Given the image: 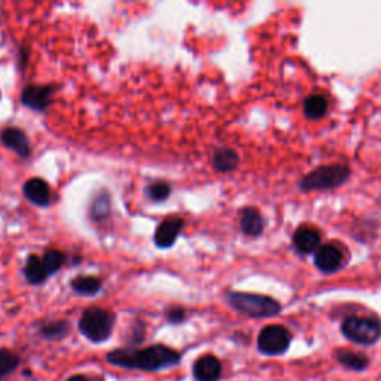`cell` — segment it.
I'll return each mask as SVG.
<instances>
[{"label":"cell","instance_id":"1","mask_svg":"<svg viewBox=\"0 0 381 381\" xmlns=\"http://www.w3.org/2000/svg\"><path fill=\"white\" fill-rule=\"evenodd\" d=\"M179 361L180 354L163 344H155L140 350L118 349L108 354V362L115 366L143 371L164 370V368L176 365Z\"/></svg>","mask_w":381,"mask_h":381},{"label":"cell","instance_id":"2","mask_svg":"<svg viewBox=\"0 0 381 381\" xmlns=\"http://www.w3.org/2000/svg\"><path fill=\"white\" fill-rule=\"evenodd\" d=\"M227 299L234 310L251 318H271L282 310L277 301L258 294L228 292Z\"/></svg>","mask_w":381,"mask_h":381},{"label":"cell","instance_id":"3","mask_svg":"<svg viewBox=\"0 0 381 381\" xmlns=\"http://www.w3.org/2000/svg\"><path fill=\"white\" fill-rule=\"evenodd\" d=\"M115 316L104 308L89 307L87 308L80 320V331L93 343L106 341L113 330Z\"/></svg>","mask_w":381,"mask_h":381},{"label":"cell","instance_id":"4","mask_svg":"<svg viewBox=\"0 0 381 381\" xmlns=\"http://www.w3.org/2000/svg\"><path fill=\"white\" fill-rule=\"evenodd\" d=\"M350 168L344 164H334V165H322L311 173L304 176L301 180V189L302 191H325L332 189L349 179Z\"/></svg>","mask_w":381,"mask_h":381},{"label":"cell","instance_id":"5","mask_svg":"<svg viewBox=\"0 0 381 381\" xmlns=\"http://www.w3.org/2000/svg\"><path fill=\"white\" fill-rule=\"evenodd\" d=\"M343 334L358 344H374L381 335V325L375 319L351 316L343 322Z\"/></svg>","mask_w":381,"mask_h":381},{"label":"cell","instance_id":"6","mask_svg":"<svg viewBox=\"0 0 381 381\" xmlns=\"http://www.w3.org/2000/svg\"><path fill=\"white\" fill-rule=\"evenodd\" d=\"M291 344V334L280 325H270L261 331L258 347L266 354H280Z\"/></svg>","mask_w":381,"mask_h":381},{"label":"cell","instance_id":"7","mask_svg":"<svg viewBox=\"0 0 381 381\" xmlns=\"http://www.w3.org/2000/svg\"><path fill=\"white\" fill-rule=\"evenodd\" d=\"M54 93V85H27L21 93V103L33 111L42 112L52 103Z\"/></svg>","mask_w":381,"mask_h":381},{"label":"cell","instance_id":"8","mask_svg":"<svg viewBox=\"0 0 381 381\" xmlns=\"http://www.w3.org/2000/svg\"><path fill=\"white\" fill-rule=\"evenodd\" d=\"M183 227H185V220H183L182 218L173 216V218L164 219L160 225L156 227V231L154 235L155 246L158 249H164V251L165 249L173 247Z\"/></svg>","mask_w":381,"mask_h":381},{"label":"cell","instance_id":"9","mask_svg":"<svg viewBox=\"0 0 381 381\" xmlns=\"http://www.w3.org/2000/svg\"><path fill=\"white\" fill-rule=\"evenodd\" d=\"M0 142L4 143V146L15 152L20 158H29L32 154L30 140L27 135L24 133L21 128L17 127H6L0 133Z\"/></svg>","mask_w":381,"mask_h":381},{"label":"cell","instance_id":"10","mask_svg":"<svg viewBox=\"0 0 381 381\" xmlns=\"http://www.w3.org/2000/svg\"><path fill=\"white\" fill-rule=\"evenodd\" d=\"M314 262H316V267L326 273H335L338 271L344 264V255L339 249L334 244H325L322 246L314 256Z\"/></svg>","mask_w":381,"mask_h":381},{"label":"cell","instance_id":"11","mask_svg":"<svg viewBox=\"0 0 381 381\" xmlns=\"http://www.w3.org/2000/svg\"><path fill=\"white\" fill-rule=\"evenodd\" d=\"M23 192L30 203L39 207H48L51 204V189L48 183L41 177H32L24 183Z\"/></svg>","mask_w":381,"mask_h":381},{"label":"cell","instance_id":"12","mask_svg":"<svg viewBox=\"0 0 381 381\" xmlns=\"http://www.w3.org/2000/svg\"><path fill=\"white\" fill-rule=\"evenodd\" d=\"M222 373V365L218 358L207 354L194 365V377L196 381H218Z\"/></svg>","mask_w":381,"mask_h":381},{"label":"cell","instance_id":"13","mask_svg":"<svg viewBox=\"0 0 381 381\" xmlns=\"http://www.w3.org/2000/svg\"><path fill=\"white\" fill-rule=\"evenodd\" d=\"M294 244L301 254H311L320 244V234L311 227H301L294 234Z\"/></svg>","mask_w":381,"mask_h":381},{"label":"cell","instance_id":"14","mask_svg":"<svg viewBox=\"0 0 381 381\" xmlns=\"http://www.w3.org/2000/svg\"><path fill=\"white\" fill-rule=\"evenodd\" d=\"M240 228L243 234L249 237H258L264 231V218L254 207H247L242 210L240 215Z\"/></svg>","mask_w":381,"mask_h":381},{"label":"cell","instance_id":"15","mask_svg":"<svg viewBox=\"0 0 381 381\" xmlns=\"http://www.w3.org/2000/svg\"><path fill=\"white\" fill-rule=\"evenodd\" d=\"M111 212H112L111 195H109V192L106 189H103L94 196L93 201H91L89 210H88V216L93 222L100 223V222L106 220L111 216Z\"/></svg>","mask_w":381,"mask_h":381},{"label":"cell","instance_id":"16","mask_svg":"<svg viewBox=\"0 0 381 381\" xmlns=\"http://www.w3.org/2000/svg\"><path fill=\"white\" fill-rule=\"evenodd\" d=\"M24 275H25V280L33 286L45 283V280L49 277L42 262V258L37 255H30L27 258V262H25V267H24Z\"/></svg>","mask_w":381,"mask_h":381},{"label":"cell","instance_id":"17","mask_svg":"<svg viewBox=\"0 0 381 381\" xmlns=\"http://www.w3.org/2000/svg\"><path fill=\"white\" fill-rule=\"evenodd\" d=\"M239 163H240V158L237 152L228 148L218 149L213 155V167L220 173L232 172V170L237 168Z\"/></svg>","mask_w":381,"mask_h":381},{"label":"cell","instance_id":"18","mask_svg":"<svg viewBox=\"0 0 381 381\" xmlns=\"http://www.w3.org/2000/svg\"><path fill=\"white\" fill-rule=\"evenodd\" d=\"M72 289L80 295L84 296H93L101 291V280L94 275H80L75 277L70 283Z\"/></svg>","mask_w":381,"mask_h":381},{"label":"cell","instance_id":"19","mask_svg":"<svg viewBox=\"0 0 381 381\" xmlns=\"http://www.w3.org/2000/svg\"><path fill=\"white\" fill-rule=\"evenodd\" d=\"M69 331H70V325L68 320H52L41 326V334L46 339H54V341L64 338L69 334Z\"/></svg>","mask_w":381,"mask_h":381},{"label":"cell","instance_id":"20","mask_svg":"<svg viewBox=\"0 0 381 381\" xmlns=\"http://www.w3.org/2000/svg\"><path fill=\"white\" fill-rule=\"evenodd\" d=\"M327 111V100L322 94L310 96L304 103V112L310 120H319Z\"/></svg>","mask_w":381,"mask_h":381},{"label":"cell","instance_id":"21","mask_svg":"<svg viewBox=\"0 0 381 381\" xmlns=\"http://www.w3.org/2000/svg\"><path fill=\"white\" fill-rule=\"evenodd\" d=\"M42 262L48 275H52L65 264V255L61 251H57V249H49L44 254Z\"/></svg>","mask_w":381,"mask_h":381},{"label":"cell","instance_id":"22","mask_svg":"<svg viewBox=\"0 0 381 381\" xmlns=\"http://www.w3.org/2000/svg\"><path fill=\"white\" fill-rule=\"evenodd\" d=\"M170 194H172V187H170L168 183L164 182V180L152 182L151 185L146 188L148 199L151 201H155V203L165 201L170 196Z\"/></svg>","mask_w":381,"mask_h":381},{"label":"cell","instance_id":"23","mask_svg":"<svg viewBox=\"0 0 381 381\" xmlns=\"http://www.w3.org/2000/svg\"><path fill=\"white\" fill-rule=\"evenodd\" d=\"M337 358L341 363L349 368H353V370H363V368H366L368 365V359L363 356V354L353 353L350 350H339Z\"/></svg>","mask_w":381,"mask_h":381},{"label":"cell","instance_id":"24","mask_svg":"<svg viewBox=\"0 0 381 381\" xmlns=\"http://www.w3.org/2000/svg\"><path fill=\"white\" fill-rule=\"evenodd\" d=\"M18 356L11 350L0 349V380L9 375L18 366Z\"/></svg>","mask_w":381,"mask_h":381},{"label":"cell","instance_id":"25","mask_svg":"<svg viewBox=\"0 0 381 381\" xmlns=\"http://www.w3.org/2000/svg\"><path fill=\"white\" fill-rule=\"evenodd\" d=\"M165 318H167V320L170 323L179 325L182 322H185V319H187V311H185V308H182V307H170L165 311Z\"/></svg>","mask_w":381,"mask_h":381},{"label":"cell","instance_id":"26","mask_svg":"<svg viewBox=\"0 0 381 381\" xmlns=\"http://www.w3.org/2000/svg\"><path fill=\"white\" fill-rule=\"evenodd\" d=\"M68 381H91V380L88 377H85V375H73Z\"/></svg>","mask_w":381,"mask_h":381}]
</instances>
